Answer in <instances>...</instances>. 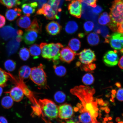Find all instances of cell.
Wrapping results in <instances>:
<instances>
[{
  "mask_svg": "<svg viewBox=\"0 0 123 123\" xmlns=\"http://www.w3.org/2000/svg\"><path fill=\"white\" fill-rule=\"evenodd\" d=\"M71 93L76 96L81 101L78 104L79 109L89 112L96 122L98 123L97 117L98 115L97 103L94 99L93 95L95 93L94 89L88 86H77L71 89Z\"/></svg>",
  "mask_w": 123,
  "mask_h": 123,
  "instance_id": "6da1fadb",
  "label": "cell"
},
{
  "mask_svg": "<svg viewBox=\"0 0 123 123\" xmlns=\"http://www.w3.org/2000/svg\"><path fill=\"white\" fill-rule=\"evenodd\" d=\"M110 10L111 20L108 26L113 31L116 32L117 26L123 21V0H115Z\"/></svg>",
  "mask_w": 123,
  "mask_h": 123,
  "instance_id": "7a4b0ae2",
  "label": "cell"
},
{
  "mask_svg": "<svg viewBox=\"0 0 123 123\" xmlns=\"http://www.w3.org/2000/svg\"><path fill=\"white\" fill-rule=\"evenodd\" d=\"M44 66L42 64L37 67L32 68L30 78L38 86L47 89L48 86L47 85V76L44 71Z\"/></svg>",
  "mask_w": 123,
  "mask_h": 123,
  "instance_id": "3957f363",
  "label": "cell"
},
{
  "mask_svg": "<svg viewBox=\"0 0 123 123\" xmlns=\"http://www.w3.org/2000/svg\"><path fill=\"white\" fill-rule=\"evenodd\" d=\"M38 104L44 114L48 117L51 119L58 117V107L53 101L48 99H40Z\"/></svg>",
  "mask_w": 123,
  "mask_h": 123,
  "instance_id": "277c9868",
  "label": "cell"
},
{
  "mask_svg": "<svg viewBox=\"0 0 123 123\" xmlns=\"http://www.w3.org/2000/svg\"><path fill=\"white\" fill-rule=\"evenodd\" d=\"M108 41L112 48L123 53V33L119 32L113 33L109 37Z\"/></svg>",
  "mask_w": 123,
  "mask_h": 123,
  "instance_id": "5b68a950",
  "label": "cell"
},
{
  "mask_svg": "<svg viewBox=\"0 0 123 123\" xmlns=\"http://www.w3.org/2000/svg\"><path fill=\"white\" fill-rule=\"evenodd\" d=\"M77 55L81 63L86 65L92 63L96 60L94 52L90 49H84Z\"/></svg>",
  "mask_w": 123,
  "mask_h": 123,
  "instance_id": "8992f818",
  "label": "cell"
},
{
  "mask_svg": "<svg viewBox=\"0 0 123 123\" xmlns=\"http://www.w3.org/2000/svg\"><path fill=\"white\" fill-rule=\"evenodd\" d=\"M36 14L44 15L46 19L49 20H53L58 18L57 13L48 4L43 5L42 7L37 11Z\"/></svg>",
  "mask_w": 123,
  "mask_h": 123,
  "instance_id": "52a82bcc",
  "label": "cell"
},
{
  "mask_svg": "<svg viewBox=\"0 0 123 123\" xmlns=\"http://www.w3.org/2000/svg\"><path fill=\"white\" fill-rule=\"evenodd\" d=\"M117 50H110L104 55L103 61L106 65L109 67H113L116 66L119 61V57Z\"/></svg>",
  "mask_w": 123,
  "mask_h": 123,
  "instance_id": "ba28073f",
  "label": "cell"
},
{
  "mask_svg": "<svg viewBox=\"0 0 123 123\" xmlns=\"http://www.w3.org/2000/svg\"><path fill=\"white\" fill-rule=\"evenodd\" d=\"M74 113L73 108L70 104H64L58 107V117L61 119H70L73 117Z\"/></svg>",
  "mask_w": 123,
  "mask_h": 123,
  "instance_id": "9c48e42d",
  "label": "cell"
},
{
  "mask_svg": "<svg viewBox=\"0 0 123 123\" xmlns=\"http://www.w3.org/2000/svg\"><path fill=\"white\" fill-rule=\"evenodd\" d=\"M81 0H73L68 4V9L69 13L77 18L81 17L82 13V5Z\"/></svg>",
  "mask_w": 123,
  "mask_h": 123,
  "instance_id": "30bf717a",
  "label": "cell"
},
{
  "mask_svg": "<svg viewBox=\"0 0 123 123\" xmlns=\"http://www.w3.org/2000/svg\"><path fill=\"white\" fill-rule=\"evenodd\" d=\"M50 48V55L51 60L54 64L59 63L60 54L61 50L64 46L61 43H49Z\"/></svg>",
  "mask_w": 123,
  "mask_h": 123,
  "instance_id": "8fae6325",
  "label": "cell"
},
{
  "mask_svg": "<svg viewBox=\"0 0 123 123\" xmlns=\"http://www.w3.org/2000/svg\"><path fill=\"white\" fill-rule=\"evenodd\" d=\"M76 55L68 47H63L60 52V59L63 62L70 63L74 60Z\"/></svg>",
  "mask_w": 123,
  "mask_h": 123,
  "instance_id": "7c38bea8",
  "label": "cell"
},
{
  "mask_svg": "<svg viewBox=\"0 0 123 123\" xmlns=\"http://www.w3.org/2000/svg\"><path fill=\"white\" fill-rule=\"evenodd\" d=\"M17 35V31L11 26H6L0 29V37L5 40L12 39Z\"/></svg>",
  "mask_w": 123,
  "mask_h": 123,
  "instance_id": "4fadbf2b",
  "label": "cell"
},
{
  "mask_svg": "<svg viewBox=\"0 0 123 123\" xmlns=\"http://www.w3.org/2000/svg\"><path fill=\"white\" fill-rule=\"evenodd\" d=\"M6 93L10 94V96L15 102H20L24 98V93L22 89L18 85L13 87Z\"/></svg>",
  "mask_w": 123,
  "mask_h": 123,
  "instance_id": "5bb4252c",
  "label": "cell"
},
{
  "mask_svg": "<svg viewBox=\"0 0 123 123\" xmlns=\"http://www.w3.org/2000/svg\"><path fill=\"white\" fill-rule=\"evenodd\" d=\"M62 29L61 26L57 21H52L46 25V29L47 33L51 35H56L60 32Z\"/></svg>",
  "mask_w": 123,
  "mask_h": 123,
  "instance_id": "9a60e30c",
  "label": "cell"
},
{
  "mask_svg": "<svg viewBox=\"0 0 123 123\" xmlns=\"http://www.w3.org/2000/svg\"><path fill=\"white\" fill-rule=\"evenodd\" d=\"M22 37L25 43L27 45H31L34 43L38 37L37 32L33 30L26 31Z\"/></svg>",
  "mask_w": 123,
  "mask_h": 123,
  "instance_id": "2e32d148",
  "label": "cell"
},
{
  "mask_svg": "<svg viewBox=\"0 0 123 123\" xmlns=\"http://www.w3.org/2000/svg\"><path fill=\"white\" fill-rule=\"evenodd\" d=\"M20 43L16 40V37L12 39L8 43L6 46L7 55L10 56L16 53L19 47Z\"/></svg>",
  "mask_w": 123,
  "mask_h": 123,
  "instance_id": "e0dca14e",
  "label": "cell"
},
{
  "mask_svg": "<svg viewBox=\"0 0 123 123\" xmlns=\"http://www.w3.org/2000/svg\"><path fill=\"white\" fill-rule=\"evenodd\" d=\"M38 6V3L36 2L25 3L22 5L21 8L24 14L30 17L35 13Z\"/></svg>",
  "mask_w": 123,
  "mask_h": 123,
  "instance_id": "ac0fdd59",
  "label": "cell"
},
{
  "mask_svg": "<svg viewBox=\"0 0 123 123\" xmlns=\"http://www.w3.org/2000/svg\"><path fill=\"white\" fill-rule=\"evenodd\" d=\"M21 10L19 8L9 9L6 12L5 16L6 18L10 21H14L18 17L20 16Z\"/></svg>",
  "mask_w": 123,
  "mask_h": 123,
  "instance_id": "d6986e66",
  "label": "cell"
},
{
  "mask_svg": "<svg viewBox=\"0 0 123 123\" xmlns=\"http://www.w3.org/2000/svg\"><path fill=\"white\" fill-rule=\"evenodd\" d=\"M78 109L81 113L78 117L80 122L82 123H97L95 121L88 112L85 111L81 109Z\"/></svg>",
  "mask_w": 123,
  "mask_h": 123,
  "instance_id": "ffe728a7",
  "label": "cell"
},
{
  "mask_svg": "<svg viewBox=\"0 0 123 123\" xmlns=\"http://www.w3.org/2000/svg\"><path fill=\"white\" fill-rule=\"evenodd\" d=\"M31 23L30 18L26 15L21 16L17 21V24L18 26L25 29V30L30 27Z\"/></svg>",
  "mask_w": 123,
  "mask_h": 123,
  "instance_id": "44dd1931",
  "label": "cell"
},
{
  "mask_svg": "<svg viewBox=\"0 0 123 123\" xmlns=\"http://www.w3.org/2000/svg\"><path fill=\"white\" fill-rule=\"evenodd\" d=\"M31 68L27 65H24L20 68L19 71V78L22 80L28 79L30 77Z\"/></svg>",
  "mask_w": 123,
  "mask_h": 123,
  "instance_id": "7402d4cb",
  "label": "cell"
},
{
  "mask_svg": "<svg viewBox=\"0 0 123 123\" xmlns=\"http://www.w3.org/2000/svg\"><path fill=\"white\" fill-rule=\"evenodd\" d=\"M39 46L43 57L49 61H51L49 44L46 43H42Z\"/></svg>",
  "mask_w": 123,
  "mask_h": 123,
  "instance_id": "603a6c76",
  "label": "cell"
},
{
  "mask_svg": "<svg viewBox=\"0 0 123 123\" xmlns=\"http://www.w3.org/2000/svg\"><path fill=\"white\" fill-rule=\"evenodd\" d=\"M87 41L91 46L98 45L100 42V38L98 35L95 33H91L87 35Z\"/></svg>",
  "mask_w": 123,
  "mask_h": 123,
  "instance_id": "cb8c5ba5",
  "label": "cell"
},
{
  "mask_svg": "<svg viewBox=\"0 0 123 123\" xmlns=\"http://www.w3.org/2000/svg\"><path fill=\"white\" fill-rule=\"evenodd\" d=\"M29 50L30 55L34 59L38 58L41 53L40 46L37 44H34L31 46Z\"/></svg>",
  "mask_w": 123,
  "mask_h": 123,
  "instance_id": "d4e9b609",
  "label": "cell"
},
{
  "mask_svg": "<svg viewBox=\"0 0 123 123\" xmlns=\"http://www.w3.org/2000/svg\"><path fill=\"white\" fill-rule=\"evenodd\" d=\"M78 28V25L75 21H70L66 24L65 30L69 34H72L77 31Z\"/></svg>",
  "mask_w": 123,
  "mask_h": 123,
  "instance_id": "484cf974",
  "label": "cell"
},
{
  "mask_svg": "<svg viewBox=\"0 0 123 123\" xmlns=\"http://www.w3.org/2000/svg\"><path fill=\"white\" fill-rule=\"evenodd\" d=\"M68 47L74 51L79 50L81 46V43L79 40L77 38H72L69 41L68 43Z\"/></svg>",
  "mask_w": 123,
  "mask_h": 123,
  "instance_id": "4316f807",
  "label": "cell"
},
{
  "mask_svg": "<svg viewBox=\"0 0 123 123\" xmlns=\"http://www.w3.org/2000/svg\"><path fill=\"white\" fill-rule=\"evenodd\" d=\"M0 3L8 9L16 7L21 4L20 0H0Z\"/></svg>",
  "mask_w": 123,
  "mask_h": 123,
  "instance_id": "83f0119b",
  "label": "cell"
},
{
  "mask_svg": "<svg viewBox=\"0 0 123 123\" xmlns=\"http://www.w3.org/2000/svg\"><path fill=\"white\" fill-rule=\"evenodd\" d=\"M10 76L9 73H7L3 69L0 68V86H5Z\"/></svg>",
  "mask_w": 123,
  "mask_h": 123,
  "instance_id": "f1b7e54d",
  "label": "cell"
},
{
  "mask_svg": "<svg viewBox=\"0 0 123 123\" xmlns=\"http://www.w3.org/2000/svg\"><path fill=\"white\" fill-rule=\"evenodd\" d=\"M42 26L41 23L39 22L37 18H35L32 21L30 27L25 31L33 30L36 31L38 33H40L42 30Z\"/></svg>",
  "mask_w": 123,
  "mask_h": 123,
  "instance_id": "f546056e",
  "label": "cell"
},
{
  "mask_svg": "<svg viewBox=\"0 0 123 123\" xmlns=\"http://www.w3.org/2000/svg\"><path fill=\"white\" fill-rule=\"evenodd\" d=\"M1 104L4 108L9 109L13 106V100L10 96H6L4 97L1 99Z\"/></svg>",
  "mask_w": 123,
  "mask_h": 123,
  "instance_id": "4dcf8cb0",
  "label": "cell"
},
{
  "mask_svg": "<svg viewBox=\"0 0 123 123\" xmlns=\"http://www.w3.org/2000/svg\"><path fill=\"white\" fill-rule=\"evenodd\" d=\"M110 15L106 12H104L100 15L98 22L101 25H105L109 24L110 21Z\"/></svg>",
  "mask_w": 123,
  "mask_h": 123,
  "instance_id": "1f68e13d",
  "label": "cell"
},
{
  "mask_svg": "<svg viewBox=\"0 0 123 123\" xmlns=\"http://www.w3.org/2000/svg\"><path fill=\"white\" fill-rule=\"evenodd\" d=\"M53 67L55 73L57 76L60 77L65 76L67 73V69L63 66L54 64Z\"/></svg>",
  "mask_w": 123,
  "mask_h": 123,
  "instance_id": "d6a6232c",
  "label": "cell"
},
{
  "mask_svg": "<svg viewBox=\"0 0 123 123\" xmlns=\"http://www.w3.org/2000/svg\"><path fill=\"white\" fill-rule=\"evenodd\" d=\"M95 80L94 78L90 73H87L83 76L82 81L83 83L86 85H90L93 83Z\"/></svg>",
  "mask_w": 123,
  "mask_h": 123,
  "instance_id": "836d02e7",
  "label": "cell"
},
{
  "mask_svg": "<svg viewBox=\"0 0 123 123\" xmlns=\"http://www.w3.org/2000/svg\"><path fill=\"white\" fill-rule=\"evenodd\" d=\"M19 54L20 58L24 61H27L30 57V51L26 47L22 48L19 50Z\"/></svg>",
  "mask_w": 123,
  "mask_h": 123,
  "instance_id": "e575fe53",
  "label": "cell"
},
{
  "mask_svg": "<svg viewBox=\"0 0 123 123\" xmlns=\"http://www.w3.org/2000/svg\"><path fill=\"white\" fill-rule=\"evenodd\" d=\"M54 98L55 101L58 103H62L65 101L66 96L65 93L61 91H58L55 93Z\"/></svg>",
  "mask_w": 123,
  "mask_h": 123,
  "instance_id": "d590c367",
  "label": "cell"
},
{
  "mask_svg": "<svg viewBox=\"0 0 123 123\" xmlns=\"http://www.w3.org/2000/svg\"><path fill=\"white\" fill-rule=\"evenodd\" d=\"M5 68L6 70L9 72L14 70L16 67V64L12 60L8 59L4 63Z\"/></svg>",
  "mask_w": 123,
  "mask_h": 123,
  "instance_id": "8d00e7d4",
  "label": "cell"
},
{
  "mask_svg": "<svg viewBox=\"0 0 123 123\" xmlns=\"http://www.w3.org/2000/svg\"><path fill=\"white\" fill-rule=\"evenodd\" d=\"M100 34L105 39V42L109 43L108 38L110 35H109L108 29L105 26H101L100 29Z\"/></svg>",
  "mask_w": 123,
  "mask_h": 123,
  "instance_id": "74e56055",
  "label": "cell"
},
{
  "mask_svg": "<svg viewBox=\"0 0 123 123\" xmlns=\"http://www.w3.org/2000/svg\"><path fill=\"white\" fill-rule=\"evenodd\" d=\"M84 27L86 33H88L93 30L94 27V24L91 21H87L84 23Z\"/></svg>",
  "mask_w": 123,
  "mask_h": 123,
  "instance_id": "f35d334b",
  "label": "cell"
},
{
  "mask_svg": "<svg viewBox=\"0 0 123 123\" xmlns=\"http://www.w3.org/2000/svg\"><path fill=\"white\" fill-rule=\"evenodd\" d=\"M61 0H49L48 4L57 13L58 12V7Z\"/></svg>",
  "mask_w": 123,
  "mask_h": 123,
  "instance_id": "ab89813d",
  "label": "cell"
},
{
  "mask_svg": "<svg viewBox=\"0 0 123 123\" xmlns=\"http://www.w3.org/2000/svg\"><path fill=\"white\" fill-rule=\"evenodd\" d=\"M81 2L87 4L93 7H96L97 6V0H81Z\"/></svg>",
  "mask_w": 123,
  "mask_h": 123,
  "instance_id": "60d3db41",
  "label": "cell"
},
{
  "mask_svg": "<svg viewBox=\"0 0 123 123\" xmlns=\"http://www.w3.org/2000/svg\"><path fill=\"white\" fill-rule=\"evenodd\" d=\"M116 98L118 100L123 101V88L118 89L116 93Z\"/></svg>",
  "mask_w": 123,
  "mask_h": 123,
  "instance_id": "b9f144b4",
  "label": "cell"
},
{
  "mask_svg": "<svg viewBox=\"0 0 123 123\" xmlns=\"http://www.w3.org/2000/svg\"><path fill=\"white\" fill-rule=\"evenodd\" d=\"M93 13L97 14H99L103 11V9L101 7L99 6H97L96 7H93L92 10Z\"/></svg>",
  "mask_w": 123,
  "mask_h": 123,
  "instance_id": "7bdbcfd3",
  "label": "cell"
},
{
  "mask_svg": "<svg viewBox=\"0 0 123 123\" xmlns=\"http://www.w3.org/2000/svg\"><path fill=\"white\" fill-rule=\"evenodd\" d=\"M6 20L5 17L0 14V28L2 27L5 24Z\"/></svg>",
  "mask_w": 123,
  "mask_h": 123,
  "instance_id": "ee69618b",
  "label": "cell"
},
{
  "mask_svg": "<svg viewBox=\"0 0 123 123\" xmlns=\"http://www.w3.org/2000/svg\"><path fill=\"white\" fill-rule=\"evenodd\" d=\"M117 31L119 33H123V21L117 26Z\"/></svg>",
  "mask_w": 123,
  "mask_h": 123,
  "instance_id": "f6af8a7d",
  "label": "cell"
},
{
  "mask_svg": "<svg viewBox=\"0 0 123 123\" xmlns=\"http://www.w3.org/2000/svg\"><path fill=\"white\" fill-rule=\"evenodd\" d=\"M118 65L120 68L123 69V56L120 58L118 63Z\"/></svg>",
  "mask_w": 123,
  "mask_h": 123,
  "instance_id": "bcb514c9",
  "label": "cell"
},
{
  "mask_svg": "<svg viewBox=\"0 0 123 123\" xmlns=\"http://www.w3.org/2000/svg\"><path fill=\"white\" fill-rule=\"evenodd\" d=\"M0 123H8L7 120L3 116H0Z\"/></svg>",
  "mask_w": 123,
  "mask_h": 123,
  "instance_id": "7dc6e473",
  "label": "cell"
},
{
  "mask_svg": "<svg viewBox=\"0 0 123 123\" xmlns=\"http://www.w3.org/2000/svg\"><path fill=\"white\" fill-rule=\"evenodd\" d=\"M3 92V89L2 87L0 86V97L2 95Z\"/></svg>",
  "mask_w": 123,
  "mask_h": 123,
  "instance_id": "c3c4849f",
  "label": "cell"
},
{
  "mask_svg": "<svg viewBox=\"0 0 123 123\" xmlns=\"http://www.w3.org/2000/svg\"><path fill=\"white\" fill-rule=\"evenodd\" d=\"M66 123H76L72 120H70L67 121Z\"/></svg>",
  "mask_w": 123,
  "mask_h": 123,
  "instance_id": "681fc988",
  "label": "cell"
},
{
  "mask_svg": "<svg viewBox=\"0 0 123 123\" xmlns=\"http://www.w3.org/2000/svg\"><path fill=\"white\" fill-rule=\"evenodd\" d=\"M84 36V35L83 33H80L79 35V36L80 38H82Z\"/></svg>",
  "mask_w": 123,
  "mask_h": 123,
  "instance_id": "f907efd6",
  "label": "cell"
},
{
  "mask_svg": "<svg viewBox=\"0 0 123 123\" xmlns=\"http://www.w3.org/2000/svg\"><path fill=\"white\" fill-rule=\"evenodd\" d=\"M31 0V1H38V2H39L41 0Z\"/></svg>",
  "mask_w": 123,
  "mask_h": 123,
  "instance_id": "816d5d0a",
  "label": "cell"
},
{
  "mask_svg": "<svg viewBox=\"0 0 123 123\" xmlns=\"http://www.w3.org/2000/svg\"><path fill=\"white\" fill-rule=\"evenodd\" d=\"M65 0L67 1H71L72 0Z\"/></svg>",
  "mask_w": 123,
  "mask_h": 123,
  "instance_id": "f5cc1de1",
  "label": "cell"
},
{
  "mask_svg": "<svg viewBox=\"0 0 123 123\" xmlns=\"http://www.w3.org/2000/svg\"><path fill=\"white\" fill-rule=\"evenodd\" d=\"M122 123H123V122H122Z\"/></svg>",
  "mask_w": 123,
  "mask_h": 123,
  "instance_id": "db71d44e",
  "label": "cell"
}]
</instances>
